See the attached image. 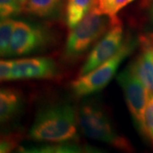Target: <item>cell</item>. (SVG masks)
<instances>
[{
    "label": "cell",
    "instance_id": "cell-9",
    "mask_svg": "<svg viewBox=\"0 0 153 153\" xmlns=\"http://www.w3.org/2000/svg\"><path fill=\"white\" fill-rule=\"evenodd\" d=\"M23 97L18 90L0 88V128L19 114L23 107Z\"/></svg>",
    "mask_w": 153,
    "mask_h": 153
},
{
    "label": "cell",
    "instance_id": "cell-21",
    "mask_svg": "<svg viewBox=\"0 0 153 153\" xmlns=\"http://www.w3.org/2000/svg\"><path fill=\"white\" fill-rule=\"evenodd\" d=\"M21 4H22V6L24 8V6H25V4H26V3H27V0H17Z\"/></svg>",
    "mask_w": 153,
    "mask_h": 153
},
{
    "label": "cell",
    "instance_id": "cell-1",
    "mask_svg": "<svg viewBox=\"0 0 153 153\" xmlns=\"http://www.w3.org/2000/svg\"><path fill=\"white\" fill-rule=\"evenodd\" d=\"M78 117L70 104L49 105L36 116L29 134L38 142H70L77 137Z\"/></svg>",
    "mask_w": 153,
    "mask_h": 153
},
{
    "label": "cell",
    "instance_id": "cell-13",
    "mask_svg": "<svg viewBox=\"0 0 153 153\" xmlns=\"http://www.w3.org/2000/svg\"><path fill=\"white\" fill-rule=\"evenodd\" d=\"M84 150H90V148H84L79 146L76 144L70 142L62 143H50V145H44L33 147L24 148L22 152H42V153H54V152H84Z\"/></svg>",
    "mask_w": 153,
    "mask_h": 153
},
{
    "label": "cell",
    "instance_id": "cell-17",
    "mask_svg": "<svg viewBox=\"0 0 153 153\" xmlns=\"http://www.w3.org/2000/svg\"><path fill=\"white\" fill-rule=\"evenodd\" d=\"M23 10L17 0H0V21L19 15Z\"/></svg>",
    "mask_w": 153,
    "mask_h": 153
},
{
    "label": "cell",
    "instance_id": "cell-16",
    "mask_svg": "<svg viewBox=\"0 0 153 153\" xmlns=\"http://www.w3.org/2000/svg\"><path fill=\"white\" fill-rule=\"evenodd\" d=\"M144 136L149 140L153 146V94L150 93L147 104L143 117V133Z\"/></svg>",
    "mask_w": 153,
    "mask_h": 153
},
{
    "label": "cell",
    "instance_id": "cell-6",
    "mask_svg": "<svg viewBox=\"0 0 153 153\" xmlns=\"http://www.w3.org/2000/svg\"><path fill=\"white\" fill-rule=\"evenodd\" d=\"M126 103L138 130L143 133V117L147 104L150 91L133 71L131 66L126 67L117 76Z\"/></svg>",
    "mask_w": 153,
    "mask_h": 153
},
{
    "label": "cell",
    "instance_id": "cell-11",
    "mask_svg": "<svg viewBox=\"0 0 153 153\" xmlns=\"http://www.w3.org/2000/svg\"><path fill=\"white\" fill-rule=\"evenodd\" d=\"M95 3L96 0H67L66 21L68 27L72 29L77 25Z\"/></svg>",
    "mask_w": 153,
    "mask_h": 153
},
{
    "label": "cell",
    "instance_id": "cell-8",
    "mask_svg": "<svg viewBox=\"0 0 153 153\" xmlns=\"http://www.w3.org/2000/svg\"><path fill=\"white\" fill-rule=\"evenodd\" d=\"M57 73V66L50 58H24L12 61L10 80L49 79L55 77Z\"/></svg>",
    "mask_w": 153,
    "mask_h": 153
},
{
    "label": "cell",
    "instance_id": "cell-15",
    "mask_svg": "<svg viewBox=\"0 0 153 153\" xmlns=\"http://www.w3.org/2000/svg\"><path fill=\"white\" fill-rule=\"evenodd\" d=\"M15 23L16 21L11 18L0 21V56H9Z\"/></svg>",
    "mask_w": 153,
    "mask_h": 153
},
{
    "label": "cell",
    "instance_id": "cell-4",
    "mask_svg": "<svg viewBox=\"0 0 153 153\" xmlns=\"http://www.w3.org/2000/svg\"><path fill=\"white\" fill-rule=\"evenodd\" d=\"M135 46L134 41L127 40L111 58L92 71L80 75L71 84L74 94L77 97H83L97 93L106 87L116 75L122 62L131 54Z\"/></svg>",
    "mask_w": 153,
    "mask_h": 153
},
{
    "label": "cell",
    "instance_id": "cell-20",
    "mask_svg": "<svg viewBox=\"0 0 153 153\" xmlns=\"http://www.w3.org/2000/svg\"><path fill=\"white\" fill-rule=\"evenodd\" d=\"M150 15H151V17H152V20L153 22V3L151 5V9H150Z\"/></svg>",
    "mask_w": 153,
    "mask_h": 153
},
{
    "label": "cell",
    "instance_id": "cell-19",
    "mask_svg": "<svg viewBox=\"0 0 153 153\" xmlns=\"http://www.w3.org/2000/svg\"><path fill=\"white\" fill-rule=\"evenodd\" d=\"M15 146L13 140L8 139H0V153L10 152Z\"/></svg>",
    "mask_w": 153,
    "mask_h": 153
},
{
    "label": "cell",
    "instance_id": "cell-3",
    "mask_svg": "<svg viewBox=\"0 0 153 153\" xmlns=\"http://www.w3.org/2000/svg\"><path fill=\"white\" fill-rule=\"evenodd\" d=\"M78 126L82 134L94 140L112 146L122 151H131V146L119 134L104 110L95 103H84L77 113Z\"/></svg>",
    "mask_w": 153,
    "mask_h": 153
},
{
    "label": "cell",
    "instance_id": "cell-2",
    "mask_svg": "<svg viewBox=\"0 0 153 153\" xmlns=\"http://www.w3.org/2000/svg\"><path fill=\"white\" fill-rule=\"evenodd\" d=\"M116 22L117 19L112 20L99 10L95 3L81 22L71 29L65 48L66 58L74 60L81 56Z\"/></svg>",
    "mask_w": 153,
    "mask_h": 153
},
{
    "label": "cell",
    "instance_id": "cell-10",
    "mask_svg": "<svg viewBox=\"0 0 153 153\" xmlns=\"http://www.w3.org/2000/svg\"><path fill=\"white\" fill-rule=\"evenodd\" d=\"M140 43L141 52L130 66L150 93L153 94V48L144 41L140 40Z\"/></svg>",
    "mask_w": 153,
    "mask_h": 153
},
{
    "label": "cell",
    "instance_id": "cell-7",
    "mask_svg": "<svg viewBox=\"0 0 153 153\" xmlns=\"http://www.w3.org/2000/svg\"><path fill=\"white\" fill-rule=\"evenodd\" d=\"M123 36V29L120 22L117 21L113 23L89 53L81 68L80 75L92 71L116 55L124 44Z\"/></svg>",
    "mask_w": 153,
    "mask_h": 153
},
{
    "label": "cell",
    "instance_id": "cell-14",
    "mask_svg": "<svg viewBox=\"0 0 153 153\" xmlns=\"http://www.w3.org/2000/svg\"><path fill=\"white\" fill-rule=\"evenodd\" d=\"M134 0H96V6L102 14L116 20L118 12Z\"/></svg>",
    "mask_w": 153,
    "mask_h": 153
},
{
    "label": "cell",
    "instance_id": "cell-5",
    "mask_svg": "<svg viewBox=\"0 0 153 153\" xmlns=\"http://www.w3.org/2000/svg\"><path fill=\"white\" fill-rule=\"evenodd\" d=\"M52 33L44 26L28 21H16L11 37L9 56L31 55L46 48Z\"/></svg>",
    "mask_w": 153,
    "mask_h": 153
},
{
    "label": "cell",
    "instance_id": "cell-18",
    "mask_svg": "<svg viewBox=\"0 0 153 153\" xmlns=\"http://www.w3.org/2000/svg\"><path fill=\"white\" fill-rule=\"evenodd\" d=\"M12 61L0 60V82L4 80H10Z\"/></svg>",
    "mask_w": 153,
    "mask_h": 153
},
{
    "label": "cell",
    "instance_id": "cell-12",
    "mask_svg": "<svg viewBox=\"0 0 153 153\" xmlns=\"http://www.w3.org/2000/svg\"><path fill=\"white\" fill-rule=\"evenodd\" d=\"M62 0H27L23 10L34 16L48 18L58 13Z\"/></svg>",
    "mask_w": 153,
    "mask_h": 153
}]
</instances>
